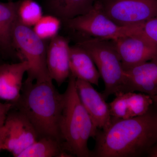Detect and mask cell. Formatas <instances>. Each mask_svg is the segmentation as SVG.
<instances>
[{"instance_id":"cell-1","label":"cell","mask_w":157,"mask_h":157,"mask_svg":"<svg viewBox=\"0 0 157 157\" xmlns=\"http://www.w3.org/2000/svg\"><path fill=\"white\" fill-rule=\"evenodd\" d=\"M92 157L147 155L157 142V108L153 105L143 115L128 119L112 118L109 126L99 129Z\"/></svg>"},{"instance_id":"cell-2","label":"cell","mask_w":157,"mask_h":157,"mask_svg":"<svg viewBox=\"0 0 157 157\" xmlns=\"http://www.w3.org/2000/svg\"><path fill=\"white\" fill-rule=\"evenodd\" d=\"M52 81L24 82L19 99L12 104V107L27 117L39 138L52 137L61 143L59 126L64 94L59 92Z\"/></svg>"},{"instance_id":"cell-3","label":"cell","mask_w":157,"mask_h":157,"mask_svg":"<svg viewBox=\"0 0 157 157\" xmlns=\"http://www.w3.org/2000/svg\"><path fill=\"white\" fill-rule=\"evenodd\" d=\"M60 121V136L64 150L73 157H92L89 139H94L98 128L78 97L76 78L70 74Z\"/></svg>"},{"instance_id":"cell-4","label":"cell","mask_w":157,"mask_h":157,"mask_svg":"<svg viewBox=\"0 0 157 157\" xmlns=\"http://www.w3.org/2000/svg\"><path fill=\"white\" fill-rule=\"evenodd\" d=\"M76 44L86 50L94 62L104 82L102 94L106 100L111 95L127 92L124 70L111 40L85 39Z\"/></svg>"},{"instance_id":"cell-5","label":"cell","mask_w":157,"mask_h":157,"mask_svg":"<svg viewBox=\"0 0 157 157\" xmlns=\"http://www.w3.org/2000/svg\"><path fill=\"white\" fill-rule=\"evenodd\" d=\"M62 23L76 42L89 39L113 40L124 36L135 35L140 24L118 25L104 14L97 1L87 13L63 21Z\"/></svg>"},{"instance_id":"cell-6","label":"cell","mask_w":157,"mask_h":157,"mask_svg":"<svg viewBox=\"0 0 157 157\" xmlns=\"http://www.w3.org/2000/svg\"><path fill=\"white\" fill-rule=\"evenodd\" d=\"M12 43L18 58L28 63L29 69L25 82L52 80L47 63V45L33 29L24 25L17 19L12 31Z\"/></svg>"},{"instance_id":"cell-7","label":"cell","mask_w":157,"mask_h":157,"mask_svg":"<svg viewBox=\"0 0 157 157\" xmlns=\"http://www.w3.org/2000/svg\"><path fill=\"white\" fill-rule=\"evenodd\" d=\"M104 14L116 24L129 26L157 16V0H97Z\"/></svg>"},{"instance_id":"cell-8","label":"cell","mask_w":157,"mask_h":157,"mask_svg":"<svg viewBox=\"0 0 157 157\" xmlns=\"http://www.w3.org/2000/svg\"><path fill=\"white\" fill-rule=\"evenodd\" d=\"M4 126L6 131L3 150L11 153L14 157H18L39 138L27 117L12 107L8 113Z\"/></svg>"},{"instance_id":"cell-9","label":"cell","mask_w":157,"mask_h":157,"mask_svg":"<svg viewBox=\"0 0 157 157\" xmlns=\"http://www.w3.org/2000/svg\"><path fill=\"white\" fill-rule=\"evenodd\" d=\"M111 41L124 70L157 56V45L137 35H128Z\"/></svg>"},{"instance_id":"cell-10","label":"cell","mask_w":157,"mask_h":157,"mask_svg":"<svg viewBox=\"0 0 157 157\" xmlns=\"http://www.w3.org/2000/svg\"><path fill=\"white\" fill-rule=\"evenodd\" d=\"M76 85L82 104L100 130L109 126L112 121L109 104L106 102L102 93L98 92L92 84L76 78Z\"/></svg>"},{"instance_id":"cell-11","label":"cell","mask_w":157,"mask_h":157,"mask_svg":"<svg viewBox=\"0 0 157 157\" xmlns=\"http://www.w3.org/2000/svg\"><path fill=\"white\" fill-rule=\"evenodd\" d=\"M69 39L57 35L47 45L46 63L50 78L61 86L70 76Z\"/></svg>"},{"instance_id":"cell-12","label":"cell","mask_w":157,"mask_h":157,"mask_svg":"<svg viewBox=\"0 0 157 157\" xmlns=\"http://www.w3.org/2000/svg\"><path fill=\"white\" fill-rule=\"evenodd\" d=\"M115 96L109 103L113 118L128 119L143 115L154 104L151 97L144 93L128 92Z\"/></svg>"},{"instance_id":"cell-13","label":"cell","mask_w":157,"mask_h":157,"mask_svg":"<svg viewBox=\"0 0 157 157\" xmlns=\"http://www.w3.org/2000/svg\"><path fill=\"white\" fill-rule=\"evenodd\" d=\"M29 69L26 61L0 65V99L13 104L19 99L24 76Z\"/></svg>"},{"instance_id":"cell-14","label":"cell","mask_w":157,"mask_h":157,"mask_svg":"<svg viewBox=\"0 0 157 157\" xmlns=\"http://www.w3.org/2000/svg\"><path fill=\"white\" fill-rule=\"evenodd\" d=\"M127 92H138L148 95L157 93V56L148 61L124 70Z\"/></svg>"},{"instance_id":"cell-15","label":"cell","mask_w":157,"mask_h":157,"mask_svg":"<svg viewBox=\"0 0 157 157\" xmlns=\"http://www.w3.org/2000/svg\"><path fill=\"white\" fill-rule=\"evenodd\" d=\"M20 2H0V55L5 59L19 58L13 47L12 35Z\"/></svg>"},{"instance_id":"cell-16","label":"cell","mask_w":157,"mask_h":157,"mask_svg":"<svg viewBox=\"0 0 157 157\" xmlns=\"http://www.w3.org/2000/svg\"><path fill=\"white\" fill-rule=\"evenodd\" d=\"M69 57L70 74L78 79L99 86L100 73L86 50L75 44L70 46Z\"/></svg>"},{"instance_id":"cell-17","label":"cell","mask_w":157,"mask_h":157,"mask_svg":"<svg viewBox=\"0 0 157 157\" xmlns=\"http://www.w3.org/2000/svg\"><path fill=\"white\" fill-rule=\"evenodd\" d=\"M97 0H45V8L48 14L62 21L72 19L90 11Z\"/></svg>"},{"instance_id":"cell-18","label":"cell","mask_w":157,"mask_h":157,"mask_svg":"<svg viewBox=\"0 0 157 157\" xmlns=\"http://www.w3.org/2000/svg\"><path fill=\"white\" fill-rule=\"evenodd\" d=\"M73 157L64 150L61 143L50 137H40L17 157Z\"/></svg>"},{"instance_id":"cell-19","label":"cell","mask_w":157,"mask_h":157,"mask_svg":"<svg viewBox=\"0 0 157 157\" xmlns=\"http://www.w3.org/2000/svg\"><path fill=\"white\" fill-rule=\"evenodd\" d=\"M17 16L20 22L31 28L43 16L42 7L34 0L20 1L17 8Z\"/></svg>"},{"instance_id":"cell-20","label":"cell","mask_w":157,"mask_h":157,"mask_svg":"<svg viewBox=\"0 0 157 157\" xmlns=\"http://www.w3.org/2000/svg\"><path fill=\"white\" fill-rule=\"evenodd\" d=\"M62 24L61 20L54 15H43L34 26L33 30L42 40H50L59 35Z\"/></svg>"},{"instance_id":"cell-21","label":"cell","mask_w":157,"mask_h":157,"mask_svg":"<svg viewBox=\"0 0 157 157\" xmlns=\"http://www.w3.org/2000/svg\"><path fill=\"white\" fill-rule=\"evenodd\" d=\"M136 35L157 46V16L140 23Z\"/></svg>"},{"instance_id":"cell-22","label":"cell","mask_w":157,"mask_h":157,"mask_svg":"<svg viewBox=\"0 0 157 157\" xmlns=\"http://www.w3.org/2000/svg\"><path fill=\"white\" fill-rule=\"evenodd\" d=\"M12 107V104L9 102L2 103L0 102V128L5 124L7 115Z\"/></svg>"},{"instance_id":"cell-23","label":"cell","mask_w":157,"mask_h":157,"mask_svg":"<svg viewBox=\"0 0 157 157\" xmlns=\"http://www.w3.org/2000/svg\"><path fill=\"white\" fill-rule=\"evenodd\" d=\"M6 128L5 126L0 128V151L3 150L6 136Z\"/></svg>"},{"instance_id":"cell-24","label":"cell","mask_w":157,"mask_h":157,"mask_svg":"<svg viewBox=\"0 0 157 157\" xmlns=\"http://www.w3.org/2000/svg\"><path fill=\"white\" fill-rule=\"evenodd\" d=\"M147 156L149 157H157V142L148 152Z\"/></svg>"},{"instance_id":"cell-25","label":"cell","mask_w":157,"mask_h":157,"mask_svg":"<svg viewBox=\"0 0 157 157\" xmlns=\"http://www.w3.org/2000/svg\"><path fill=\"white\" fill-rule=\"evenodd\" d=\"M151 97L153 101L154 105L157 108V93L154 95L151 96Z\"/></svg>"},{"instance_id":"cell-26","label":"cell","mask_w":157,"mask_h":157,"mask_svg":"<svg viewBox=\"0 0 157 157\" xmlns=\"http://www.w3.org/2000/svg\"><path fill=\"white\" fill-rule=\"evenodd\" d=\"M2 63H3V62H2V61L0 60V65L2 64Z\"/></svg>"},{"instance_id":"cell-27","label":"cell","mask_w":157,"mask_h":157,"mask_svg":"<svg viewBox=\"0 0 157 157\" xmlns=\"http://www.w3.org/2000/svg\"><path fill=\"white\" fill-rule=\"evenodd\" d=\"M9 1H12V0H9Z\"/></svg>"}]
</instances>
